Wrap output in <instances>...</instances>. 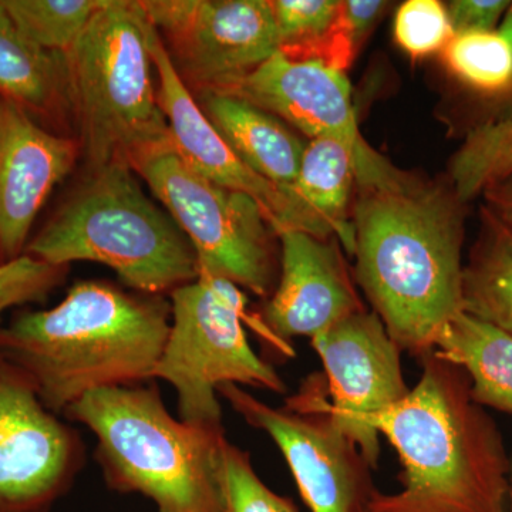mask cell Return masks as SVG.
Returning a JSON list of instances; mask_svg holds the SVG:
<instances>
[{"instance_id":"obj_13","label":"cell","mask_w":512,"mask_h":512,"mask_svg":"<svg viewBox=\"0 0 512 512\" xmlns=\"http://www.w3.org/2000/svg\"><path fill=\"white\" fill-rule=\"evenodd\" d=\"M150 47L156 69L158 104L170 127L173 146L185 163L212 183L254 198L275 235L295 229L313 237L332 238L330 229L301 202L255 174L225 143L181 79L153 25Z\"/></svg>"},{"instance_id":"obj_28","label":"cell","mask_w":512,"mask_h":512,"mask_svg":"<svg viewBox=\"0 0 512 512\" xmlns=\"http://www.w3.org/2000/svg\"><path fill=\"white\" fill-rule=\"evenodd\" d=\"M69 266H55L23 254L0 264V323L3 315L28 303L45 302L63 284Z\"/></svg>"},{"instance_id":"obj_10","label":"cell","mask_w":512,"mask_h":512,"mask_svg":"<svg viewBox=\"0 0 512 512\" xmlns=\"http://www.w3.org/2000/svg\"><path fill=\"white\" fill-rule=\"evenodd\" d=\"M188 89L222 93L279 52L271 0H141Z\"/></svg>"},{"instance_id":"obj_8","label":"cell","mask_w":512,"mask_h":512,"mask_svg":"<svg viewBox=\"0 0 512 512\" xmlns=\"http://www.w3.org/2000/svg\"><path fill=\"white\" fill-rule=\"evenodd\" d=\"M131 168L190 239L200 274L227 279L261 298L272 295L279 278L278 249L254 198L192 170L173 141L141 154Z\"/></svg>"},{"instance_id":"obj_31","label":"cell","mask_w":512,"mask_h":512,"mask_svg":"<svg viewBox=\"0 0 512 512\" xmlns=\"http://www.w3.org/2000/svg\"><path fill=\"white\" fill-rule=\"evenodd\" d=\"M487 210L512 231V174L483 192Z\"/></svg>"},{"instance_id":"obj_15","label":"cell","mask_w":512,"mask_h":512,"mask_svg":"<svg viewBox=\"0 0 512 512\" xmlns=\"http://www.w3.org/2000/svg\"><path fill=\"white\" fill-rule=\"evenodd\" d=\"M80 146L0 97V264L25 254L37 215Z\"/></svg>"},{"instance_id":"obj_24","label":"cell","mask_w":512,"mask_h":512,"mask_svg":"<svg viewBox=\"0 0 512 512\" xmlns=\"http://www.w3.org/2000/svg\"><path fill=\"white\" fill-rule=\"evenodd\" d=\"M450 73L474 92H512V46L497 30L454 35L441 52Z\"/></svg>"},{"instance_id":"obj_12","label":"cell","mask_w":512,"mask_h":512,"mask_svg":"<svg viewBox=\"0 0 512 512\" xmlns=\"http://www.w3.org/2000/svg\"><path fill=\"white\" fill-rule=\"evenodd\" d=\"M312 346L325 367L330 416L375 468L380 434L369 421L412 389L404 380L402 350L366 308L315 336Z\"/></svg>"},{"instance_id":"obj_4","label":"cell","mask_w":512,"mask_h":512,"mask_svg":"<svg viewBox=\"0 0 512 512\" xmlns=\"http://www.w3.org/2000/svg\"><path fill=\"white\" fill-rule=\"evenodd\" d=\"M62 417L96 436L94 456L110 490L143 495L158 512H220L224 427L174 419L153 380L93 390Z\"/></svg>"},{"instance_id":"obj_19","label":"cell","mask_w":512,"mask_h":512,"mask_svg":"<svg viewBox=\"0 0 512 512\" xmlns=\"http://www.w3.org/2000/svg\"><path fill=\"white\" fill-rule=\"evenodd\" d=\"M433 352L467 373L478 404L512 413L510 335L463 311L448 323Z\"/></svg>"},{"instance_id":"obj_14","label":"cell","mask_w":512,"mask_h":512,"mask_svg":"<svg viewBox=\"0 0 512 512\" xmlns=\"http://www.w3.org/2000/svg\"><path fill=\"white\" fill-rule=\"evenodd\" d=\"M281 242L279 278L259 315V329L281 352L288 340L315 338L353 313L363 311L335 242L308 232L276 235Z\"/></svg>"},{"instance_id":"obj_33","label":"cell","mask_w":512,"mask_h":512,"mask_svg":"<svg viewBox=\"0 0 512 512\" xmlns=\"http://www.w3.org/2000/svg\"><path fill=\"white\" fill-rule=\"evenodd\" d=\"M511 497H512V488H511Z\"/></svg>"},{"instance_id":"obj_3","label":"cell","mask_w":512,"mask_h":512,"mask_svg":"<svg viewBox=\"0 0 512 512\" xmlns=\"http://www.w3.org/2000/svg\"><path fill=\"white\" fill-rule=\"evenodd\" d=\"M170 328L165 296L86 279L53 308L22 311L0 325V355L33 380L50 412L63 416L93 390L154 380Z\"/></svg>"},{"instance_id":"obj_17","label":"cell","mask_w":512,"mask_h":512,"mask_svg":"<svg viewBox=\"0 0 512 512\" xmlns=\"http://www.w3.org/2000/svg\"><path fill=\"white\" fill-rule=\"evenodd\" d=\"M197 101L242 163L292 195L306 143L289 124L229 94L200 93Z\"/></svg>"},{"instance_id":"obj_26","label":"cell","mask_w":512,"mask_h":512,"mask_svg":"<svg viewBox=\"0 0 512 512\" xmlns=\"http://www.w3.org/2000/svg\"><path fill=\"white\" fill-rule=\"evenodd\" d=\"M220 512H301L291 498L272 491L258 477L248 451L222 439L217 458Z\"/></svg>"},{"instance_id":"obj_18","label":"cell","mask_w":512,"mask_h":512,"mask_svg":"<svg viewBox=\"0 0 512 512\" xmlns=\"http://www.w3.org/2000/svg\"><path fill=\"white\" fill-rule=\"evenodd\" d=\"M0 97L40 124H55L70 111L66 56L28 39L0 0ZM46 127V126H45Z\"/></svg>"},{"instance_id":"obj_1","label":"cell","mask_w":512,"mask_h":512,"mask_svg":"<svg viewBox=\"0 0 512 512\" xmlns=\"http://www.w3.org/2000/svg\"><path fill=\"white\" fill-rule=\"evenodd\" d=\"M463 205L450 181L377 151L356 168V282L394 343L419 359L463 312Z\"/></svg>"},{"instance_id":"obj_20","label":"cell","mask_w":512,"mask_h":512,"mask_svg":"<svg viewBox=\"0 0 512 512\" xmlns=\"http://www.w3.org/2000/svg\"><path fill=\"white\" fill-rule=\"evenodd\" d=\"M355 157L356 151L345 141L329 137L309 140L291 191L350 255L355 251V228L349 217L356 184Z\"/></svg>"},{"instance_id":"obj_25","label":"cell","mask_w":512,"mask_h":512,"mask_svg":"<svg viewBox=\"0 0 512 512\" xmlns=\"http://www.w3.org/2000/svg\"><path fill=\"white\" fill-rule=\"evenodd\" d=\"M106 0H2L20 32L49 52L66 55Z\"/></svg>"},{"instance_id":"obj_32","label":"cell","mask_w":512,"mask_h":512,"mask_svg":"<svg viewBox=\"0 0 512 512\" xmlns=\"http://www.w3.org/2000/svg\"><path fill=\"white\" fill-rule=\"evenodd\" d=\"M498 32L501 33L511 43L512 46V3L507 12H505L503 20H501L500 26H498Z\"/></svg>"},{"instance_id":"obj_30","label":"cell","mask_w":512,"mask_h":512,"mask_svg":"<svg viewBox=\"0 0 512 512\" xmlns=\"http://www.w3.org/2000/svg\"><path fill=\"white\" fill-rule=\"evenodd\" d=\"M387 3L382 0H346L343 2V15L352 33L357 50L363 46L367 36L375 28L377 20L383 15Z\"/></svg>"},{"instance_id":"obj_5","label":"cell","mask_w":512,"mask_h":512,"mask_svg":"<svg viewBox=\"0 0 512 512\" xmlns=\"http://www.w3.org/2000/svg\"><path fill=\"white\" fill-rule=\"evenodd\" d=\"M127 164L87 173L25 254L55 266L97 262L127 288L170 295L200 275L197 254L173 217L147 197Z\"/></svg>"},{"instance_id":"obj_22","label":"cell","mask_w":512,"mask_h":512,"mask_svg":"<svg viewBox=\"0 0 512 512\" xmlns=\"http://www.w3.org/2000/svg\"><path fill=\"white\" fill-rule=\"evenodd\" d=\"M463 311L512 338V231L487 208L464 265Z\"/></svg>"},{"instance_id":"obj_9","label":"cell","mask_w":512,"mask_h":512,"mask_svg":"<svg viewBox=\"0 0 512 512\" xmlns=\"http://www.w3.org/2000/svg\"><path fill=\"white\" fill-rule=\"evenodd\" d=\"M217 393L249 426L274 440L309 510L370 512L377 494L373 467L330 416L325 376L309 377L279 409L238 384H221Z\"/></svg>"},{"instance_id":"obj_11","label":"cell","mask_w":512,"mask_h":512,"mask_svg":"<svg viewBox=\"0 0 512 512\" xmlns=\"http://www.w3.org/2000/svg\"><path fill=\"white\" fill-rule=\"evenodd\" d=\"M86 461L79 431L40 400L35 383L0 355V512H50Z\"/></svg>"},{"instance_id":"obj_7","label":"cell","mask_w":512,"mask_h":512,"mask_svg":"<svg viewBox=\"0 0 512 512\" xmlns=\"http://www.w3.org/2000/svg\"><path fill=\"white\" fill-rule=\"evenodd\" d=\"M171 328L154 380L177 392L180 420L222 427L218 386L238 384L286 393L274 367L249 345L247 296L227 279L200 274L170 293Z\"/></svg>"},{"instance_id":"obj_27","label":"cell","mask_w":512,"mask_h":512,"mask_svg":"<svg viewBox=\"0 0 512 512\" xmlns=\"http://www.w3.org/2000/svg\"><path fill=\"white\" fill-rule=\"evenodd\" d=\"M397 45L413 59L436 55L454 37L446 5L439 0H407L394 16Z\"/></svg>"},{"instance_id":"obj_29","label":"cell","mask_w":512,"mask_h":512,"mask_svg":"<svg viewBox=\"0 0 512 512\" xmlns=\"http://www.w3.org/2000/svg\"><path fill=\"white\" fill-rule=\"evenodd\" d=\"M512 2L507 0H453L446 5L454 35L493 32Z\"/></svg>"},{"instance_id":"obj_16","label":"cell","mask_w":512,"mask_h":512,"mask_svg":"<svg viewBox=\"0 0 512 512\" xmlns=\"http://www.w3.org/2000/svg\"><path fill=\"white\" fill-rule=\"evenodd\" d=\"M274 114L309 140L336 138L356 151L370 144L360 134L346 73L315 62H298L281 52L222 92Z\"/></svg>"},{"instance_id":"obj_2","label":"cell","mask_w":512,"mask_h":512,"mask_svg":"<svg viewBox=\"0 0 512 512\" xmlns=\"http://www.w3.org/2000/svg\"><path fill=\"white\" fill-rule=\"evenodd\" d=\"M420 359L416 386L369 421L403 466L402 490L377 491L370 512H512L503 436L467 373L434 352Z\"/></svg>"},{"instance_id":"obj_23","label":"cell","mask_w":512,"mask_h":512,"mask_svg":"<svg viewBox=\"0 0 512 512\" xmlns=\"http://www.w3.org/2000/svg\"><path fill=\"white\" fill-rule=\"evenodd\" d=\"M512 174V116L485 121L468 131L450 161L451 187L466 204Z\"/></svg>"},{"instance_id":"obj_6","label":"cell","mask_w":512,"mask_h":512,"mask_svg":"<svg viewBox=\"0 0 512 512\" xmlns=\"http://www.w3.org/2000/svg\"><path fill=\"white\" fill-rule=\"evenodd\" d=\"M150 32L140 2L106 0L64 55L87 173L131 167L141 154L173 141L158 104Z\"/></svg>"},{"instance_id":"obj_21","label":"cell","mask_w":512,"mask_h":512,"mask_svg":"<svg viewBox=\"0 0 512 512\" xmlns=\"http://www.w3.org/2000/svg\"><path fill=\"white\" fill-rule=\"evenodd\" d=\"M279 52L346 73L357 52L339 0H271Z\"/></svg>"}]
</instances>
